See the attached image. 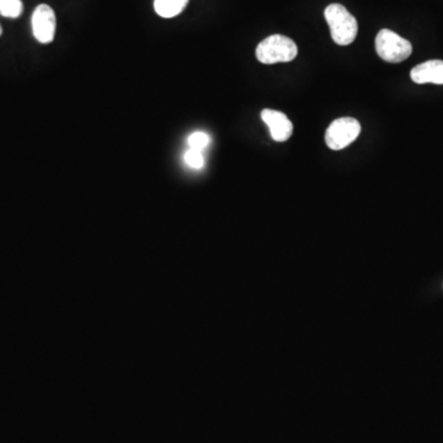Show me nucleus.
Wrapping results in <instances>:
<instances>
[{
    "instance_id": "obj_4",
    "label": "nucleus",
    "mask_w": 443,
    "mask_h": 443,
    "mask_svg": "<svg viewBox=\"0 0 443 443\" xmlns=\"http://www.w3.org/2000/svg\"><path fill=\"white\" fill-rule=\"evenodd\" d=\"M361 133V125L352 117H341L327 127L325 142L332 150H341L355 142Z\"/></svg>"
},
{
    "instance_id": "obj_10",
    "label": "nucleus",
    "mask_w": 443,
    "mask_h": 443,
    "mask_svg": "<svg viewBox=\"0 0 443 443\" xmlns=\"http://www.w3.org/2000/svg\"><path fill=\"white\" fill-rule=\"evenodd\" d=\"M185 163L187 164L192 169H202L205 165V157L201 150L190 148L185 153Z\"/></svg>"
},
{
    "instance_id": "obj_8",
    "label": "nucleus",
    "mask_w": 443,
    "mask_h": 443,
    "mask_svg": "<svg viewBox=\"0 0 443 443\" xmlns=\"http://www.w3.org/2000/svg\"><path fill=\"white\" fill-rule=\"evenodd\" d=\"M189 4V0H154V10L160 17L171 19L180 15Z\"/></svg>"
},
{
    "instance_id": "obj_2",
    "label": "nucleus",
    "mask_w": 443,
    "mask_h": 443,
    "mask_svg": "<svg viewBox=\"0 0 443 443\" xmlns=\"http://www.w3.org/2000/svg\"><path fill=\"white\" fill-rule=\"evenodd\" d=\"M255 53L261 63H280L293 61L298 54V47L290 37L272 35L258 43Z\"/></svg>"
},
{
    "instance_id": "obj_9",
    "label": "nucleus",
    "mask_w": 443,
    "mask_h": 443,
    "mask_svg": "<svg viewBox=\"0 0 443 443\" xmlns=\"http://www.w3.org/2000/svg\"><path fill=\"white\" fill-rule=\"evenodd\" d=\"M24 11L22 0H0V15L16 19Z\"/></svg>"
},
{
    "instance_id": "obj_11",
    "label": "nucleus",
    "mask_w": 443,
    "mask_h": 443,
    "mask_svg": "<svg viewBox=\"0 0 443 443\" xmlns=\"http://www.w3.org/2000/svg\"><path fill=\"white\" fill-rule=\"evenodd\" d=\"M189 146L192 149H197V150H203L205 148L208 146V143H210V137H208V134L205 132H195L191 134L190 137H189Z\"/></svg>"
},
{
    "instance_id": "obj_1",
    "label": "nucleus",
    "mask_w": 443,
    "mask_h": 443,
    "mask_svg": "<svg viewBox=\"0 0 443 443\" xmlns=\"http://www.w3.org/2000/svg\"><path fill=\"white\" fill-rule=\"evenodd\" d=\"M327 25L330 27L332 41L339 46H348L354 42L359 32L357 20L341 4H330L324 11Z\"/></svg>"
},
{
    "instance_id": "obj_5",
    "label": "nucleus",
    "mask_w": 443,
    "mask_h": 443,
    "mask_svg": "<svg viewBox=\"0 0 443 443\" xmlns=\"http://www.w3.org/2000/svg\"><path fill=\"white\" fill-rule=\"evenodd\" d=\"M32 33L37 42L48 45L53 42L57 29L56 13L47 4H40L35 8L31 17Z\"/></svg>"
},
{
    "instance_id": "obj_7",
    "label": "nucleus",
    "mask_w": 443,
    "mask_h": 443,
    "mask_svg": "<svg viewBox=\"0 0 443 443\" xmlns=\"http://www.w3.org/2000/svg\"><path fill=\"white\" fill-rule=\"evenodd\" d=\"M412 80L417 84L443 85V61H428L412 69Z\"/></svg>"
},
{
    "instance_id": "obj_12",
    "label": "nucleus",
    "mask_w": 443,
    "mask_h": 443,
    "mask_svg": "<svg viewBox=\"0 0 443 443\" xmlns=\"http://www.w3.org/2000/svg\"><path fill=\"white\" fill-rule=\"evenodd\" d=\"M1 33H3V29H1V25H0V36H1Z\"/></svg>"
},
{
    "instance_id": "obj_6",
    "label": "nucleus",
    "mask_w": 443,
    "mask_h": 443,
    "mask_svg": "<svg viewBox=\"0 0 443 443\" xmlns=\"http://www.w3.org/2000/svg\"><path fill=\"white\" fill-rule=\"evenodd\" d=\"M263 121L269 126L271 137L276 142H286L293 133V123L281 111L265 109L261 112Z\"/></svg>"
},
{
    "instance_id": "obj_3",
    "label": "nucleus",
    "mask_w": 443,
    "mask_h": 443,
    "mask_svg": "<svg viewBox=\"0 0 443 443\" xmlns=\"http://www.w3.org/2000/svg\"><path fill=\"white\" fill-rule=\"evenodd\" d=\"M375 51L380 59L389 63H401L410 57L412 43L396 32L383 29L375 37Z\"/></svg>"
}]
</instances>
